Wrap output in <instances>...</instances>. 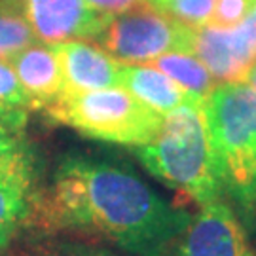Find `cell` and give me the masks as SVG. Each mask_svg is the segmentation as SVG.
I'll return each mask as SVG.
<instances>
[{"label": "cell", "mask_w": 256, "mask_h": 256, "mask_svg": "<svg viewBox=\"0 0 256 256\" xmlns=\"http://www.w3.org/2000/svg\"><path fill=\"white\" fill-rule=\"evenodd\" d=\"M32 205L42 228L97 234L138 256H164L192 220L135 173L80 156L59 164Z\"/></svg>", "instance_id": "cell-1"}, {"label": "cell", "mask_w": 256, "mask_h": 256, "mask_svg": "<svg viewBox=\"0 0 256 256\" xmlns=\"http://www.w3.org/2000/svg\"><path fill=\"white\" fill-rule=\"evenodd\" d=\"M137 154L150 173L188 200L202 207L218 202L222 184L212 164L203 104H184L165 114L158 135L138 146Z\"/></svg>", "instance_id": "cell-2"}, {"label": "cell", "mask_w": 256, "mask_h": 256, "mask_svg": "<svg viewBox=\"0 0 256 256\" xmlns=\"http://www.w3.org/2000/svg\"><path fill=\"white\" fill-rule=\"evenodd\" d=\"M203 116L222 188L247 210H256V92L247 84L216 86Z\"/></svg>", "instance_id": "cell-3"}, {"label": "cell", "mask_w": 256, "mask_h": 256, "mask_svg": "<svg viewBox=\"0 0 256 256\" xmlns=\"http://www.w3.org/2000/svg\"><path fill=\"white\" fill-rule=\"evenodd\" d=\"M44 110L54 122L76 129L86 137L137 148L158 135L164 120L120 86L63 93Z\"/></svg>", "instance_id": "cell-4"}, {"label": "cell", "mask_w": 256, "mask_h": 256, "mask_svg": "<svg viewBox=\"0 0 256 256\" xmlns=\"http://www.w3.org/2000/svg\"><path fill=\"white\" fill-rule=\"evenodd\" d=\"M194 27L140 2L128 12L112 16L99 32L101 50L124 64H148L169 52L192 54Z\"/></svg>", "instance_id": "cell-5"}, {"label": "cell", "mask_w": 256, "mask_h": 256, "mask_svg": "<svg viewBox=\"0 0 256 256\" xmlns=\"http://www.w3.org/2000/svg\"><path fill=\"white\" fill-rule=\"evenodd\" d=\"M192 54L220 86L245 84L256 61V18L248 16L230 28L210 25L194 28Z\"/></svg>", "instance_id": "cell-6"}, {"label": "cell", "mask_w": 256, "mask_h": 256, "mask_svg": "<svg viewBox=\"0 0 256 256\" xmlns=\"http://www.w3.org/2000/svg\"><path fill=\"white\" fill-rule=\"evenodd\" d=\"M164 256H256L228 205H203Z\"/></svg>", "instance_id": "cell-7"}, {"label": "cell", "mask_w": 256, "mask_h": 256, "mask_svg": "<svg viewBox=\"0 0 256 256\" xmlns=\"http://www.w3.org/2000/svg\"><path fill=\"white\" fill-rule=\"evenodd\" d=\"M23 12L36 40L46 44L95 40L112 18L86 0H23Z\"/></svg>", "instance_id": "cell-8"}, {"label": "cell", "mask_w": 256, "mask_h": 256, "mask_svg": "<svg viewBox=\"0 0 256 256\" xmlns=\"http://www.w3.org/2000/svg\"><path fill=\"white\" fill-rule=\"evenodd\" d=\"M52 46L61 64L64 93L118 88L122 63L112 59L104 50L80 40L59 42Z\"/></svg>", "instance_id": "cell-9"}, {"label": "cell", "mask_w": 256, "mask_h": 256, "mask_svg": "<svg viewBox=\"0 0 256 256\" xmlns=\"http://www.w3.org/2000/svg\"><path fill=\"white\" fill-rule=\"evenodd\" d=\"M32 102V108H48L64 93L63 72L52 44H32L8 61Z\"/></svg>", "instance_id": "cell-10"}, {"label": "cell", "mask_w": 256, "mask_h": 256, "mask_svg": "<svg viewBox=\"0 0 256 256\" xmlns=\"http://www.w3.org/2000/svg\"><path fill=\"white\" fill-rule=\"evenodd\" d=\"M118 86L131 93L138 102L146 108L154 110L164 118L171 110L184 104H205L207 99H202L194 93L186 92L169 76L158 70L152 64H124L120 66Z\"/></svg>", "instance_id": "cell-11"}, {"label": "cell", "mask_w": 256, "mask_h": 256, "mask_svg": "<svg viewBox=\"0 0 256 256\" xmlns=\"http://www.w3.org/2000/svg\"><path fill=\"white\" fill-rule=\"evenodd\" d=\"M148 64L156 66L158 70L169 76L186 92L194 93L202 99H207L210 92L216 88L214 86L216 82L205 68V64L196 55L188 54V52H169V54L160 55L158 59H154Z\"/></svg>", "instance_id": "cell-12"}, {"label": "cell", "mask_w": 256, "mask_h": 256, "mask_svg": "<svg viewBox=\"0 0 256 256\" xmlns=\"http://www.w3.org/2000/svg\"><path fill=\"white\" fill-rule=\"evenodd\" d=\"M30 171L0 178V247L8 243L28 209Z\"/></svg>", "instance_id": "cell-13"}, {"label": "cell", "mask_w": 256, "mask_h": 256, "mask_svg": "<svg viewBox=\"0 0 256 256\" xmlns=\"http://www.w3.org/2000/svg\"><path fill=\"white\" fill-rule=\"evenodd\" d=\"M36 42L23 12V0H0V61H10Z\"/></svg>", "instance_id": "cell-14"}, {"label": "cell", "mask_w": 256, "mask_h": 256, "mask_svg": "<svg viewBox=\"0 0 256 256\" xmlns=\"http://www.w3.org/2000/svg\"><path fill=\"white\" fill-rule=\"evenodd\" d=\"M28 110L34 108L16 70L8 61H0V120L25 128Z\"/></svg>", "instance_id": "cell-15"}, {"label": "cell", "mask_w": 256, "mask_h": 256, "mask_svg": "<svg viewBox=\"0 0 256 256\" xmlns=\"http://www.w3.org/2000/svg\"><path fill=\"white\" fill-rule=\"evenodd\" d=\"M21 129L23 128L0 120V178L30 171V160L19 135Z\"/></svg>", "instance_id": "cell-16"}, {"label": "cell", "mask_w": 256, "mask_h": 256, "mask_svg": "<svg viewBox=\"0 0 256 256\" xmlns=\"http://www.w3.org/2000/svg\"><path fill=\"white\" fill-rule=\"evenodd\" d=\"M152 8L188 27H203L209 23L216 0H144Z\"/></svg>", "instance_id": "cell-17"}, {"label": "cell", "mask_w": 256, "mask_h": 256, "mask_svg": "<svg viewBox=\"0 0 256 256\" xmlns=\"http://www.w3.org/2000/svg\"><path fill=\"white\" fill-rule=\"evenodd\" d=\"M254 6L256 0H216L207 25L220 28L236 27L252 14Z\"/></svg>", "instance_id": "cell-18"}, {"label": "cell", "mask_w": 256, "mask_h": 256, "mask_svg": "<svg viewBox=\"0 0 256 256\" xmlns=\"http://www.w3.org/2000/svg\"><path fill=\"white\" fill-rule=\"evenodd\" d=\"M92 8L99 10V12H104L108 16H116V14H122V12H128L133 6H137L144 0H86Z\"/></svg>", "instance_id": "cell-19"}, {"label": "cell", "mask_w": 256, "mask_h": 256, "mask_svg": "<svg viewBox=\"0 0 256 256\" xmlns=\"http://www.w3.org/2000/svg\"><path fill=\"white\" fill-rule=\"evenodd\" d=\"M247 86H250L252 90L256 92V61H254V64L250 66V70H248V74H247Z\"/></svg>", "instance_id": "cell-20"}, {"label": "cell", "mask_w": 256, "mask_h": 256, "mask_svg": "<svg viewBox=\"0 0 256 256\" xmlns=\"http://www.w3.org/2000/svg\"><path fill=\"white\" fill-rule=\"evenodd\" d=\"M250 16H254L256 18V6H254V10H252V14H250Z\"/></svg>", "instance_id": "cell-21"}]
</instances>
